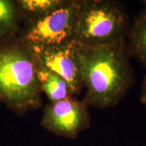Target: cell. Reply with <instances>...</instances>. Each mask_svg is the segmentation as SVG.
I'll return each mask as SVG.
<instances>
[{
  "label": "cell",
  "instance_id": "cell-1",
  "mask_svg": "<svg viewBox=\"0 0 146 146\" xmlns=\"http://www.w3.org/2000/svg\"><path fill=\"white\" fill-rule=\"evenodd\" d=\"M78 46L86 88L83 100L99 108L114 106L134 81L125 40Z\"/></svg>",
  "mask_w": 146,
  "mask_h": 146
},
{
  "label": "cell",
  "instance_id": "cell-2",
  "mask_svg": "<svg viewBox=\"0 0 146 146\" xmlns=\"http://www.w3.org/2000/svg\"><path fill=\"white\" fill-rule=\"evenodd\" d=\"M30 48L15 36L0 40V102L22 115L42 105Z\"/></svg>",
  "mask_w": 146,
  "mask_h": 146
},
{
  "label": "cell",
  "instance_id": "cell-3",
  "mask_svg": "<svg viewBox=\"0 0 146 146\" xmlns=\"http://www.w3.org/2000/svg\"><path fill=\"white\" fill-rule=\"evenodd\" d=\"M128 31L127 12L119 2L83 0L76 39L78 45L107 44L125 40Z\"/></svg>",
  "mask_w": 146,
  "mask_h": 146
},
{
  "label": "cell",
  "instance_id": "cell-4",
  "mask_svg": "<svg viewBox=\"0 0 146 146\" xmlns=\"http://www.w3.org/2000/svg\"><path fill=\"white\" fill-rule=\"evenodd\" d=\"M83 0H68L52 13L25 24L19 36L29 47H51L76 42Z\"/></svg>",
  "mask_w": 146,
  "mask_h": 146
},
{
  "label": "cell",
  "instance_id": "cell-5",
  "mask_svg": "<svg viewBox=\"0 0 146 146\" xmlns=\"http://www.w3.org/2000/svg\"><path fill=\"white\" fill-rule=\"evenodd\" d=\"M89 106L74 96L50 102L43 110L41 125L58 136L75 139L90 127Z\"/></svg>",
  "mask_w": 146,
  "mask_h": 146
},
{
  "label": "cell",
  "instance_id": "cell-6",
  "mask_svg": "<svg viewBox=\"0 0 146 146\" xmlns=\"http://www.w3.org/2000/svg\"><path fill=\"white\" fill-rule=\"evenodd\" d=\"M29 48L42 64L61 76L68 83L73 96L81 92L84 87L83 70L78 46L76 42L56 46Z\"/></svg>",
  "mask_w": 146,
  "mask_h": 146
},
{
  "label": "cell",
  "instance_id": "cell-7",
  "mask_svg": "<svg viewBox=\"0 0 146 146\" xmlns=\"http://www.w3.org/2000/svg\"><path fill=\"white\" fill-rule=\"evenodd\" d=\"M36 74L42 93L50 102H58L74 96L68 83L61 76L42 64L34 56Z\"/></svg>",
  "mask_w": 146,
  "mask_h": 146
},
{
  "label": "cell",
  "instance_id": "cell-8",
  "mask_svg": "<svg viewBox=\"0 0 146 146\" xmlns=\"http://www.w3.org/2000/svg\"><path fill=\"white\" fill-rule=\"evenodd\" d=\"M68 0H17L21 20L28 24L45 17L61 8Z\"/></svg>",
  "mask_w": 146,
  "mask_h": 146
},
{
  "label": "cell",
  "instance_id": "cell-9",
  "mask_svg": "<svg viewBox=\"0 0 146 146\" xmlns=\"http://www.w3.org/2000/svg\"><path fill=\"white\" fill-rule=\"evenodd\" d=\"M20 21L16 1L0 0V40L15 36Z\"/></svg>",
  "mask_w": 146,
  "mask_h": 146
},
{
  "label": "cell",
  "instance_id": "cell-10",
  "mask_svg": "<svg viewBox=\"0 0 146 146\" xmlns=\"http://www.w3.org/2000/svg\"><path fill=\"white\" fill-rule=\"evenodd\" d=\"M131 46L135 56L146 66V12L139 14L129 30Z\"/></svg>",
  "mask_w": 146,
  "mask_h": 146
},
{
  "label": "cell",
  "instance_id": "cell-11",
  "mask_svg": "<svg viewBox=\"0 0 146 146\" xmlns=\"http://www.w3.org/2000/svg\"><path fill=\"white\" fill-rule=\"evenodd\" d=\"M140 100H141V102L142 103L146 106V76L143 80V84H142Z\"/></svg>",
  "mask_w": 146,
  "mask_h": 146
},
{
  "label": "cell",
  "instance_id": "cell-12",
  "mask_svg": "<svg viewBox=\"0 0 146 146\" xmlns=\"http://www.w3.org/2000/svg\"><path fill=\"white\" fill-rule=\"evenodd\" d=\"M143 4H144V5H145V9H144V10L143 11H145V12H146V0H145V1H143Z\"/></svg>",
  "mask_w": 146,
  "mask_h": 146
}]
</instances>
